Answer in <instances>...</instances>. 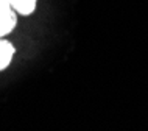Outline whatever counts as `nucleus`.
<instances>
[{
  "label": "nucleus",
  "instance_id": "1",
  "mask_svg": "<svg viewBox=\"0 0 148 131\" xmlns=\"http://www.w3.org/2000/svg\"><path fill=\"white\" fill-rule=\"evenodd\" d=\"M16 22H17L16 11L5 0H0V38L10 34L14 30Z\"/></svg>",
  "mask_w": 148,
  "mask_h": 131
},
{
  "label": "nucleus",
  "instance_id": "2",
  "mask_svg": "<svg viewBox=\"0 0 148 131\" xmlns=\"http://www.w3.org/2000/svg\"><path fill=\"white\" fill-rule=\"evenodd\" d=\"M13 56H14V47H13V44L0 38V70L6 69V67L11 64Z\"/></svg>",
  "mask_w": 148,
  "mask_h": 131
},
{
  "label": "nucleus",
  "instance_id": "3",
  "mask_svg": "<svg viewBox=\"0 0 148 131\" xmlns=\"http://www.w3.org/2000/svg\"><path fill=\"white\" fill-rule=\"evenodd\" d=\"M5 2L8 5H11V8L16 13L23 14V16H30L34 11L38 0H5Z\"/></svg>",
  "mask_w": 148,
  "mask_h": 131
}]
</instances>
